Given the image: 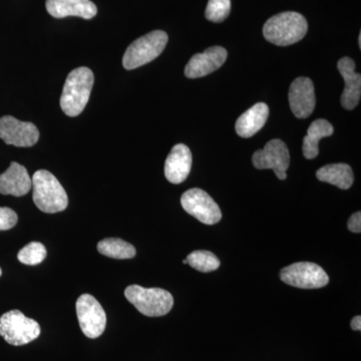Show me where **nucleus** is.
Instances as JSON below:
<instances>
[{
    "label": "nucleus",
    "mask_w": 361,
    "mask_h": 361,
    "mask_svg": "<svg viewBox=\"0 0 361 361\" xmlns=\"http://www.w3.org/2000/svg\"><path fill=\"white\" fill-rule=\"evenodd\" d=\"M307 20L302 14L286 11L266 21L263 35L271 44L288 47L300 42L307 33Z\"/></svg>",
    "instance_id": "nucleus-1"
},
{
    "label": "nucleus",
    "mask_w": 361,
    "mask_h": 361,
    "mask_svg": "<svg viewBox=\"0 0 361 361\" xmlns=\"http://www.w3.org/2000/svg\"><path fill=\"white\" fill-rule=\"evenodd\" d=\"M94 77L87 68H78L71 71L63 85L61 97V108L68 116L82 113L89 102Z\"/></svg>",
    "instance_id": "nucleus-2"
},
{
    "label": "nucleus",
    "mask_w": 361,
    "mask_h": 361,
    "mask_svg": "<svg viewBox=\"0 0 361 361\" xmlns=\"http://www.w3.org/2000/svg\"><path fill=\"white\" fill-rule=\"evenodd\" d=\"M32 199L44 213L63 212L68 205V197L59 180L49 171L39 170L32 178Z\"/></svg>",
    "instance_id": "nucleus-3"
},
{
    "label": "nucleus",
    "mask_w": 361,
    "mask_h": 361,
    "mask_svg": "<svg viewBox=\"0 0 361 361\" xmlns=\"http://www.w3.org/2000/svg\"><path fill=\"white\" fill-rule=\"evenodd\" d=\"M125 296L142 314L149 317L168 314L174 305L172 294L165 289L144 288L140 285H130L126 288Z\"/></svg>",
    "instance_id": "nucleus-4"
},
{
    "label": "nucleus",
    "mask_w": 361,
    "mask_h": 361,
    "mask_svg": "<svg viewBox=\"0 0 361 361\" xmlns=\"http://www.w3.org/2000/svg\"><path fill=\"white\" fill-rule=\"evenodd\" d=\"M168 39L167 33L163 30H154L135 40L125 52L123 68L128 71L135 70L151 63L164 51Z\"/></svg>",
    "instance_id": "nucleus-5"
},
{
    "label": "nucleus",
    "mask_w": 361,
    "mask_h": 361,
    "mask_svg": "<svg viewBox=\"0 0 361 361\" xmlns=\"http://www.w3.org/2000/svg\"><path fill=\"white\" fill-rule=\"evenodd\" d=\"M40 325L20 310H11L0 317V336L13 346L25 345L40 334Z\"/></svg>",
    "instance_id": "nucleus-6"
},
{
    "label": "nucleus",
    "mask_w": 361,
    "mask_h": 361,
    "mask_svg": "<svg viewBox=\"0 0 361 361\" xmlns=\"http://www.w3.org/2000/svg\"><path fill=\"white\" fill-rule=\"evenodd\" d=\"M280 278L285 284L301 289H317L329 283V277L315 263L298 262L283 268Z\"/></svg>",
    "instance_id": "nucleus-7"
},
{
    "label": "nucleus",
    "mask_w": 361,
    "mask_h": 361,
    "mask_svg": "<svg viewBox=\"0 0 361 361\" xmlns=\"http://www.w3.org/2000/svg\"><path fill=\"white\" fill-rule=\"evenodd\" d=\"M252 163L258 170L274 171L278 179L287 178L286 171L290 165V154L283 141L279 139L271 140L265 145L264 149H258L252 157Z\"/></svg>",
    "instance_id": "nucleus-8"
},
{
    "label": "nucleus",
    "mask_w": 361,
    "mask_h": 361,
    "mask_svg": "<svg viewBox=\"0 0 361 361\" xmlns=\"http://www.w3.org/2000/svg\"><path fill=\"white\" fill-rule=\"evenodd\" d=\"M75 308L82 334L92 339L101 336L106 329V314L99 301L90 294H82Z\"/></svg>",
    "instance_id": "nucleus-9"
},
{
    "label": "nucleus",
    "mask_w": 361,
    "mask_h": 361,
    "mask_svg": "<svg viewBox=\"0 0 361 361\" xmlns=\"http://www.w3.org/2000/svg\"><path fill=\"white\" fill-rule=\"evenodd\" d=\"M180 204L188 214L193 216L203 224H217L222 219L219 206L203 190L194 188L188 190L180 198Z\"/></svg>",
    "instance_id": "nucleus-10"
},
{
    "label": "nucleus",
    "mask_w": 361,
    "mask_h": 361,
    "mask_svg": "<svg viewBox=\"0 0 361 361\" xmlns=\"http://www.w3.org/2000/svg\"><path fill=\"white\" fill-rule=\"evenodd\" d=\"M0 139L7 145L27 148L39 142V132L35 123L6 116L0 118Z\"/></svg>",
    "instance_id": "nucleus-11"
},
{
    "label": "nucleus",
    "mask_w": 361,
    "mask_h": 361,
    "mask_svg": "<svg viewBox=\"0 0 361 361\" xmlns=\"http://www.w3.org/2000/svg\"><path fill=\"white\" fill-rule=\"evenodd\" d=\"M289 104L292 113L298 118H308L314 111V85L310 78H297L289 90Z\"/></svg>",
    "instance_id": "nucleus-12"
},
{
    "label": "nucleus",
    "mask_w": 361,
    "mask_h": 361,
    "mask_svg": "<svg viewBox=\"0 0 361 361\" xmlns=\"http://www.w3.org/2000/svg\"><path fill=\"white\" fill-rule=\"evenodd\" d=\"M227 56V51L224 47H209L202 54L192 56L185 68V75L189 78L206 77L219 70L224 65Z\"/></svg>",
    "instance_id": "nucleus-13"
},
{
    "label": "nucleus",
    "mask_w": 361,
    "mask_h": 361,
    "mask_svg": "<svg viewBox=\"0 0 361 361\" xmlns=\"http://www.w3.org/2000/svg\"><path fill=\"white\" fill-rule=\"evenodd\" d=\"M337 68L345 82V87L341 94L342 106L345 110H353L360 101L361 75L355 73V63L350 58H342Z\"/></svg>",
    "instance_id": "nucleus-14"
},
{
    "label": "nucleus",
    "mask_w": 361,
    "mask_h": 361,
    "mask_svg": "<svg viewBox=\"0 0 361 361\" xmlns=\"http://www.w3.org/2000/svg\"><path fill=\"white\" fill-rule=\"evenodd\" d=\"M32 187V178L27 171L16 161H13L6 172L0 175V194L25 196Z\"/></svg>",
    "instance_id": "nucleus-15"
},
{
    "label": "nucleus",
    "mask_w": 361,
    "mask_h": 361,
    "mask_svg": "<svg viewBox=\"0 0 361 361\" xmlns=\"http://www.w3.org/2000/svg\"><path fill=\"white\" fill-rule=\"evenodd\" d=\"M192 168V153L187 146L176 145L165 163V176L172 184H180L187 179Z\"/></svg>",
    "instance_id": "nucleus-16"
},
{
    "label": "nucleus",
    "mask_w": 361,
    "mask_h": 361,
    "mask_svg": "<svg viewBox=\"0 0 361 361\" xmlns=\"http://www.w3.org/2000/svg\"><path fill=\"white\" fill-rule=\"evenodd\" d=\"M47 11L56 18L78 16L90 20L97 16L96 4L90 0H47Z\"/></svg>",
    "instance_id": "nucleus-17"
},
{
    "label": "nucleus",
    "mask_w": 361,
    "mask_h": 361,
    "mask_svg": "<svg viewBox=\"0 0 361 361\" xmlns=\"http://www.w3.org/2000/svg\"><path fill=\"white\" fill-rule=\"evenodd\" d=\"M269 116V108L264 103L254 104L237 120L235 130L241 137H251L264 127Z\"/></svg>",
    "instance_id": "nucleus-18"
},
{
    "label": "nucleus",
    "mask_w": 361,
    "mask_h": 361,
    "mask_svg": "<svg viewBox=\"0 0 361 361\" xmlns=\"http://www.w3.org/2000/svg\"><path fill=\"white\" fill-rule=\"evenodd\" d=\"M334 126L329 121L323 120V118L314 121L308 128L307 135L303 139V156L307 160L315 159L319 154L318 145H319L320 140L323 137H330L334 135Z\"/></svg>",
    "instance_id": "nucleus-19"
},
{
    "label": "nucleus",
    "mask_w": 361,
    "mask_h": 361,
    "mask_svg": "<svg viewBox=\"0 0 361 361\" xmlns=\"http://www.w3.org/2000/svg\"><path fill=\"white\" fill-rule=\"evenodd\" d=\"M316 177L322 182L334 185L341 190H348L355 180L353 169L348 164H330L320 168L316 172Z\"/></svg>",
    "instance_id": "nucleus-20"
},
{
    "label": "nucleus",
    "mask_w": 361,
    "mask_h": 361,
    "mask_svg": "<svg viewBox=\"0 0 361 361\" xmlns=\"http://www.w3.org/2000/svg\"><path fill=\"white\" fill-rule=\"evenodd\" d=\"M97 251L106 257L132 259L135 256V248L132 244L118 238H106L97 244Z\"/></svg>",
    "instance_id": "nucleus-21"
},
{
    "label": "nucleus",
    "mask_w": 361,
    "mask_h": 361,
    "mask_svg": "<svg viewBox=\"0 0 361 361\" xmlns=\"http://www.w3.org/2000/svg\"><path fill=\"white\" fill-rule=\"evenodd\" d=\"M187 264L200 272L208 273L220 267V260L212 252L197 250L187 256Z\"/></svg>",
    "instance_id": "nucleus-22"
},
{
    "label": "nucleus",
    "mask_w": 361,
    "mask_h": 361,
    "mask_svg": "<svg viewBox=\"0 0 361 361\" xmlns=\"http://www.w3.org/2000/svg\"><path fill=\"white\" fill-rule=\"evenodd\" d=\"M47 257V249L39 242H32L18 252V258L23 264L39 265Z\"/></svg>",
    "instance_id": "nucleus-23"
},
{
    "label": "nucleus",
    "mask_w": 361,
    "mask_h": 361,
    "mask_svg": "<svg viewBox=\"0 0 361 361\" xmlns=\"http://www.w3.org/2000/svg\"><path fill=\"white\" fill-rule=\"evenodd\" d=\"M231 11V0H209L205 16L213 23H222Z\"/></svg>",
    "instance_id": "nucleus-24"
},
{
    "label": "nucleus",
    "mask_w": 361,
    "mask_h": 361,
    "mask_svg": "<svg viewBox=\"0 0 361 361\" xmlns=\"http://www.w3.org/2000/svg\"><path fill=\"white\" fill-rule=\"evenodd\" d=\"M18 214L13 209L0 207V231L11 230L18 223Z\"/></svg>",
    "instance_id": "nucleus-25"
},
{
    "label": "nucleus",
    "mask_w": 361,
    "mask_h": 361,
    "mask_svg": "<svg viewBox=\"0 0 361 361\" xmlns=\"http://www.w3.org/2000/svg\"><path fill=\"white\" fill-rule=\"evenodd\" d=\"M348 229L353 233L361 232V213L356 212L349 218L348 223Z\"/></svg>",
    "instance_id": "nucleus-26"
},
{
    "label": "nucleus",
    "mask_w": 361,
    "mask_h": 361,
    "mask_svg": "<svg viewBox=\"0 0 361 361\" xmlns=\"http://www.w3.org/2000/svg\"><path fill=\"white\" fill-rule=\"evenodd\" d=\"M351 329L355 330V331H360L361 317L360 315L355 316V317H353V319L351 320Z\"/></svg>",
    "instance_id": "nucleus-27"
},
{
    "label": "nucleus",
    "mask_w": 361,
    "mask_h": 361,
    "mask_svg": "<svg viewBox=\"0 0 361 361\" xmlns=\"http://www.w3.org/2000/svg\"><path fill=\"white\" fill-rule=\"evenodd\" d=\"M358 44H360V47H361V35H360V37H358Z\"/></svg>",
    "instance_id": "nucleus-28"
},
{
    "label": "nucleus",
    "mask_w": 361,
    "mask_h": 361,
    "mask_svg": "<svg viewBox=\"0 0 361 361\" xmlns=\"http://www.w3.org/2000/svg\"><path fill=\"white\" fill-rule=\"evenodd\" d=\"M183 263H184V264H187V259H185V260H183Z\"/></svg>",
    "instance_id": "nucleus-29"
},
{
    "label": "nucleus",
    "mask_w": 361,
    "mask_h": 361,
    "mask_svg": "<svg viewBox=\"0 0 361 361\" xmlns=\"http://www.w3.org/2000/svg\"><path fill=\"white\" fill-rule=\"evenodd\" d=\"M2 275V271H1V268H0V276H1Z\"/></svg>",
    "instance_id": "nucleus-30"
}]
</instances>
